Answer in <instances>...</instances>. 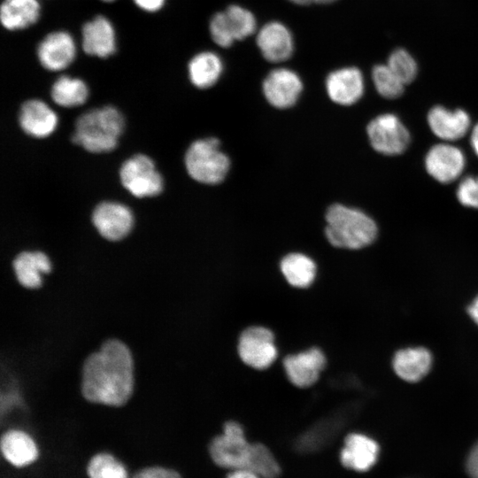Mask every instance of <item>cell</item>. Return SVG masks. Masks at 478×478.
<instances>
[{
  "mask_svg": "<svg viewBox=\"0 0 478 478\" xmlns=\"http://www.w3.org/2000/svg\"><path fill=\"white\" fill-rule=\"evenodd\" d=\"M248 470L263 478H278L281 466L271 451L263 443H253L252 455Z\"/></svg>",
  "mask_w": 478,
  "mask_h": 478,
  "instance_id": "obj_30",
  "label": "cell"
},
{
  "mask_svg": "<svg viewBox=\"0 0 478 478\" xmlns=\"http://www.w3.org/2000/svg\"><path fill=\"white\" fill-rule=\"evenodd\" d=\"M40 13L41 6L37 0H4L0 19L6 29L20 30L34 25Z\"/></svg>",
  "mask_w": 478,
  "mask_h": 478,
  "instance_id": "obj_22",
  "label": "cell"
},
{
  "mask_svg": "<svg viewBox=\"0 0 478 478\" xmlns=\"http://www.w3.org/2000/svg\"><path fill=\"white\" fill-rule=\"evenodd\" d=\"M92 223L104 238L119 241L127 236L132 229L134 216L127 205L104 201L94 208Z\"/></svg>",
  "mask_w": 478,
  "mask_h": 478,
  "instance_id": "obj_11",
  "label": "cell"
},
{
  "mask_svg": "<svg viewBox=\"0 0 478 478\" xmlns=\"http://www.w3.org/2000/svg\"><path fill=\"white\" fill-rule=\"evenodd\" d=\"M209 32L213 42L220 48L227 49L235 42L224 11L212 15L209 22Z\"/></svg>",
  "mask_w": 478,
  "mask_h": 478,
  "instance_id": "obj_32",
  "label": "cell"
},
{
  "mask_svg": "<svg viewBox=\"0 0 478 478\" xmlns=\"http://www.w3.org/2000/svg\"><path fill=\"white\" fill-rule=\"evenodd\" d=\"M466 469L471 478H478V443L468 456Z\"/></svg>",
  "mask_w": 478,
  "mask_h": 478,
  "instance_id": "obj_35",
  "label": "cell"
},
{
  "mask_svg": "<svg viewBox=\"0 0 478 478\" xmlns=\"http://www.w3.org/2000/svg\"><path fill=\"white\" fill-rule=\"evenodd\" d=\"M282 365L289 381L297 388L315 384L327 365L325 353L319 347H311L297 353L287 355Z\"/></svg>",
  "mask_w": 478,
  "mask_h": 478,
  "instance_id": "obj_10",
  "label": "cell"
},
{
  "mask_svg": "<svg viewBox=\"0 0 478 478\" xmlns=\"http://www.w3.org/2000/svg\"><path fill=\"white\" fill-rule=\"evenodd\" d=\"M468 313L474 321L478 325V297L468 307Z\"/></svg>",
  "mask_w": 478,
  "mask_h": 478,
  "instance_id": "obj_39",
  "label": "cell"
},
{
  "mask_svg": "<svg viewBox=\"0 0 478 478\" xmlns=\"http://www.w3.org/2000/svg\"><path fill=\"white\" fill-rule=\"evenodd\" d=\"M430 352L421 347L407 348L397 351L393 358L396 374L407 382H417L430 369Z\"/></svg>",
  "mask_w": 478,
  "mask_h": 478,
  "instance_id": "obj_21",
  "label": "cell"
},
{
  "mask_svg": "<svg viewBox=\"0 0 478 478\" xmlns=\"http://www.w3.org/2000/svg\"><path fill=\"white\" fill-rule=\"evenodd\" d=\"M262 89L271 105L285 109L296 104L302 93L303 82L295 71L287 67H277L266 76Z\"/></svg>",
  "mask_w": 478,
  "mask_h": 478,
  "instance_id": "obj_12",
  "label": "cell"
},
{
  "mask_svg": "<svg viewBox=\"0 0 478 478\" xmlns=\"http://www.w3.org/2000/svg\"><path fill=\"white\" fill-rule=\"evenodd\" d=\"M81 47L85 53L105 58L116 50L114 28L108 19L96 16L81 29Z\"/></svg>",
  "mask_w": 478,
  "mask_h": 478,
  "instance_id": "obj_17",
  "label": "cell"
},
{
  "mask_svg": "<svg viewBox=\"0 0 478 478\" xmlns=\"http://www.w3.org/2000/svg\"><path fill=\"white\" fill-rule=\"evenodd\" d=\"M13 268L19 283L35 289L42 284V274L50 271V261L42 251H23L13 260Z\"/></svg>",
  "mask_w": 478,
  "mask_h": 478,
  "instance_id": "obj_24",
  "label": "cell"
},
{
  "mask_svg": "<svg viewBox=\"0 0 478 478\" xmlns=\"http://www.w3.org/2000/svg\"><path fill=\"white\" fill-rule=\"evenodd\" d=\"M428 123L438 138L456 141L466 135L470 127L468 114L461 110L450 111L443 106L433 107L428 114Z\"/></svg>",
  "mask_w": 478,
  "mask_h": 478,
  "instance_id": "obj_19",
  "label": "cell"
},
{
  "mask_svg": "<svg viewBox=\"0 0 478 478\" xmlns=\"http://www.w3.org/2000/svg\"><path fill=\"white\" fill-rule=\"evenodd\" d=\"M133 386V359L123 343L109 340L87 358L81 391L89 402L120 406L131 397Z\"/></svg>",
  "mask_w": 478,
  "mask_h": 478,
  "instance_id": "obj_1",
  "label": "cell"
},
{
  "mask_svg": "<svg viewBox=\"0 0 478 478\" xmlns=\"http://www.w3.org/2000/svg\"><path fill=\"white\" fill-rule=\"evenodd\" d=\"M87 474L89 478H129L123 463L106 452L97 453L91 458Z\"/></svg>",
  "mask_w": 478,
  "mask_h": 478,
  "instance_id": "obj_28",
  "label": "cell"
},
{
  "mask_svg": "<svg viewBox=\"0 0 478 478\" xmlns=\"http://www.w3.org/2000/svg\"><path fill=\"white\" fill-rule=\"evenodd\" d=\"M220 144L214 137L199 139L190 144L185 154V166L192 179L204 184H218L225 179L230 161Z\"/></svg>",
  "mask_w": 478,
  "mask_h": 478,
  "instance_id": "obj_4",
  "label": "cell"
},
{
  "mask_svg": "<svg viewBox=\"0 0 478 478\" xmlns=\"http://www.w3.org/2000/svg\"><path fill=\"white\" fill-rule=\"evenodd\" d=\"M19 123L27 135L35 138H44L55 130L58 117L43 101L30 99L24 102L20 107Z\"/></svg>",
  "mask_w": 478,
  "mask_h": 478,
  "instance_id": "obj_16",
  "label": "cell"
},
{
  "mask_svg": "<svg viewBox=\"0 0 478 478\" xmlns=\"http://www.w3.org/2000/svg\"><path fill=\"white\" fill-rule=\"evenodd\" d=\"M223 72V62L217 53L204 50L196 54L189 62L188 73L191 83L198 89L213 86Z\"/></svg>",
  "mask_w": 478,
  "mask_h": 478,
  "instance_id": "obj_23",
  "label": "cell"
},
{
  "mask_svg": "<svg viewBox=\"0 0 478 478\" xmlns=\"http://www.w3.org/2000/svg\"><path fill=\"white\" fill-rule=\"evenodd\" d=\"M1 451L7 462L16 467L33 464L39 456L34 439L21 430H9L1 438Z\"/></svg>",
  "mask_w": 478,
  "mask_h": 478,
  "instance_id": "obj_20",
  "label": "cell"
},
{
  "mask_svg": "<svg viewBox=\"0 0 478 478\" xmlns=\"http://www.w3.org/2000/svg\"><path fill=\"white\" fill-rule=\"evenodd\" d=\"M227 478H260V476L248 469H235L231 470Z\"/></svg>",
  "mask_w": 478,
  "mask_h": 478,
  "instance_id": "obj_37",
  "label": "cell"
},
{
  "mask_svg": "<svg viewBox=\"0 0 478 478\" xmlns=\"http://www.w3.org/2000/svg\"><path fill=\"white\" fill-rule=\"evenodd\" d=\"M364 77L355 66H345L332 71L326 79L329 98L341 105H351L358 101L364 93Z\"/></svg>",
  "mask_w": 478,
  "mask_h": 478,
  "instance_id": "obj_15",
  "label": "cell"
},
{
  "mask_svg": "<svg viewBox=\"0 0 478 478\" xmlns=\"http://www.w3.org/2000/svg\"><path fill=\"white\" fill-rule=\"evenodd\" d=\"M471 144L475 154L478 156V123L474 126V127L472 130Z\"/></svg>",
  "mask_w": 478,
  "mask_h": 478,
  "instance_id": "obj_40",
  "label": "cell"
},
{
  "mask_svg": "<svg viewBox=\"0 0 478 478\" xmlns=\"http://www.w3.org/2000/svg\"><path fill=\"white\" fill-rule=\"evenodd\" d=\"M466 164L461 150L447 144L433 146L425 158L427 172L435 180L442 183H450L459 177Z\"/></svg>",
  "mask_w": 478,
  "mask_h": 478,
  "instance_id": "obj_13",
  "label": "cell"
},
{
  "mask_svg": "<svg viewBox=\"0 0 478 478\" xmlns=\"http://www.w3.org/2000/svg\"><path fill=\"white\" fill-rule=\"evenodd\" d=\"M372 80L375 89L384 98L396 99L404 92L405 84L395 75L387 64L374 66Z\"/></svg>",
  "mask_w": 478,
  "mask_h": 478,
  "instance_id": "obj_29",
  "label": "cell"
},
{
  "mask_svg": "<svg viewBox=\"0 0 478 478\" xmlns=\"http://www.w3.org/2000/svg\"><path fill=\"white\" fill-rule=\"evenodd\" d=\"M252 450L253 443L247 441L242 425L235 420L227 421L222 434L215 436L209 446L212 461L230 470L248 469Z\"/></svg>",
  "mask_w": 478,
  "mask_h": 478,
  "instance_id": "obj_5",
  "label": "cell"
},
{
  "mask_svg": "<svg viewBox=\"0 0 478 478\" xmlns=\"http://www.w3.org/2000/svg\"><path fill=\"white\" fill-rule=\"evenodd\" d=\"M280 270L290 286L305 289L314 281L317 266L310 257L294 252L283 257L280 263Z\"/></svg>",
  "mask_w": 478,
  "mask_h": 478,
  "instance_id": "obj_25",
  "label": "cell"
},
{
  "mask_svg": "<svg viewBox=\"0 0 478 478\" xmlns=\"http://www.w3.org/2000/svg\"><path fill=\"white\" fill-rule=\"evenodd\" d=\"M102 1L109 3V2H113L114 0H102Z\"/></svg>",
  "mask_w": 478,
  "mask_h": 478,
  "instance_id": "obj_41",
  "label": "cell"
},
{
  "mask_svg": "<svg viewBox=\"0 0 478 478\" xmlns=\"http://www.w3.org/2000/svg\"><path fill=\"white\" fill-rule=\"evenodd\" d=\"M228 26L236 41L256 35L258 27L254 13L240 4H230L224 10Z\"/></svg>",
  "mask_w": 478,
  "mask_h": 478,
  "instance_id": "obj_27",
  "label": "cell"
},
{
  "mask_svg": "<svg viewBox=\"0 0 478 478\" xmlns=\"http://www.w3.org/2000/svg\"><path fill=\"white\" fill-rule=\"evenodd\" d=\"M124 118L113 106L89 110L74 125L72 142L91 153H104L115 149L124 129Z\"/></svg>",
  "mask_w": 478,
  "mask_h": 478,
  "instance_id": "obj_2",
  "label": "cell"
},
{
  "mask_svg": "<svg viewBox=\"0 0 478 478\" xmlns=\"http://www.w3.org/2000/svg\"><path fill=\"white\" fill-rule=\"evenodd\" d=\"M387 66L405 85L411 83L418 73L416 60L403 48H397L390 53Z\"/></svg>",
  "mask_w": 478,
  "mask_h": 478,
  "instance_id": "obj_31",
  "label": "cell"
},
{
  "mask_svg": "<svg viewBox=\"0 0 478 478\" xmlns=\"http://www.w3.org/2000/svg\"><path fill=\"white\" fill-rule=\"evenodd\" d=\"M256 45L268 62L281 64L289 60L295 51V40L290 29L278 20L268 21L256 33Z\"/></svg>",
  "mask_w": 478,
  "mask_h": 478,
  "instance_id": "obj_9",
  "label": "cell"
},
{
  "mask_svg": "<svg viewBox=\"0 0 478 478\" xmlns=\"http://www.w3.org/2000/svg\"><path fill=\"white\" fill-rule=\"evenodd\" d=\"M89 96L86 83L68 75L58 77L52 84L50 96L53 102L62 107H75L83 104Z\"/></svg>",
  "mask_w": 478,
  "mask_h": 478,
  "instance_id": "obj_26",
  "label": "cell"
},
{
  "mask_svg": "<svg viewBox=\"0 0 478 478\" xmlns=\"http://www.w3.org/2000/svg\"><path fill=\"white\" fill-rule=\"evenodd\" d=\"M133 478H181V476L176 471L169 468L150 466L140 470Z\"/></svg>",
  "mask_w": 478,
  "mask_h": 478,
  "instance_id": "obj_34",
  "label": "cell"
},
{
  "mask_svg": "<svg viewBox=\"0 0 478 478\" xmlns=\"http://www.w3.org/2000/svg\"><path fill=\"white\" fill-rule=\"evenodd\" d=\"M134 2L142 10L155 12L162 8L165 0H134Z\"/></svg>",
  "mask_w": 478,
  "mask_h": 478,
  "instance_id": "obj_36",
  "label": "cell"
},
{
  "mask_svg": "<svg viewBox=\"0 0 478 478\" xmlns=\"http://www.w3.org/2000/svg\"><path fill=\"white\" fill-rule=\"evenodd\" d=\"M289 3L300 5L306 6L310 4H330L335 3L337 0H288Z\"/></svg>",
  "mask_w": 478,
  "mask_h": 478,
  "instance_id": "obj_38",
  "label": "cell"
},
{
  "mask_svg": "<svg viewBox=\"0 0 478 478\" xmlns=\"http://www.w3.org/2000/svg\"><path fill=\"white\" fill-rule=\"evenodd\" d=\"M325 234L335 247L357 250L371 244L377 235L375 222L365 212L335 204L326 213Z\"/></svg>",
  "mask_w": 478,
  "mask_h": 478,
  "instance_id": "obj_3",
  "label": "cell"
},
{
  "mask_svg": "<svg viewBox=\"0 0 478 478\" xmlns=\"http://www.w3.org/2000/svg\"><path fill=\"white\" fill-rule=\"evenodd\" d=\"M75 55V42L72 35L65 31L47 35L37 47L40 64L52 72L66 69L73 61Z\"/></svg>",
  "mask_w": 478,
  "mask_h": 478,
  "instance_id": "obj_14",
  "label": "cell"
},
{
  "mask_svg": "<svg viewBox=\"0 0 478 478\" xmlns=\"http://www.w3.org/2000/svg\"><path fill=\"white\" fill-rule=\"evenodd\" d=\"M120 179L122 186L134 197H155L163 189V178L152 159L144 154L127 158L120 166Z\"/></svg>",
  "mask_w": 478,
  "mask_h": 478,
  "instance_id": "obj_7",
  "label": "cell"
},
{
  "mask_svg": "<svg viewBox=\"0 0 478 478\" xmlns=\"http://www.w3.org/2000/svg\"><path fill=\"white\" fill-rule=\"evenodd\" d=\"M457 198L464 206L478 209V177L463 179L457 189Z\"/></svg>",
  "mask_w": 478,
  "mask_h": 478,
  "instance_id": "obj_33",
  "label": "cell"
},
{
  "mask_svg": "<svg viewBox=\"0 0 478 478\" xmlns=\"http://www.w3.org/2000/svg\"><path fill=\"white\" fill-rule=\"evenodd\" d=\"M374 150L384 155L403 153L410 143V134L394 114H382L372 120L366 127Z\"/></svg>",
  "mask_w": 478,
  "mask_h": 478,
  "instance_id": "obj_8",
  "label": "cell"
},
{
  "mask_svg": "<svg viewBox=\"0 0 478 478\" xmlns=\"http://www.w3.org/2000/svg\"><path fill=\"white\" fill-rule=\"evenodd\" d=\"M379 447L372 438L358 433L349 434L340 453L343 466L358 472L367 471L376 462Z\"/></svg>",
  "mask_w": 478,
  "mask_h": 478,
  "instance_id": "obj_18",
  "label": "cell"
},
{
  "mask_svg": "<svg viewBox=\"0 0 478 478\" xmlns=\"http://www.w3.org/2000/svg\"><path fill=\"white\" fill-rule=\"evenodd\" d=\"M236 349L241 361L257 370L268 368L278 356L274 334L264 326L244 328L239 335Z\"/></svg>",
  "mask_w": 478,
  "mask_h": 478,
  "instance_id": "obj_6",
  "label": "cell"
}]
</instances>
